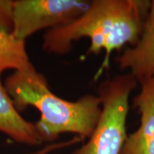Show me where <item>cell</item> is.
Returning a JSON list of instances; mask_svg holds the SVG:
<instances>
[{"label": "cell", "instance_id": "obj_1", "mask_svg": "<svg viewBox=\"0 0 154 154\" xmlns=\"http://www.w3.org/2000/svg\"><path fill=\"white\" fill-rule=\"evenodd\" d=\"M150 6L151 1L148 0H93L85 12L75 20L46 31L42 49L49 54L64 55L72 51L73 43L88 38L90 47L86 55H99L105 51L96 79L109 67L113 51L137 43Z\"/></svg>", "mask_w": 154, "mask_h": 154}, {"label": "cell", "instance_id": "obj_2", "mask_svg": "<svg viewBox=\"0 0 154 154\" xmlns=\"http://www.w3.org/2000/svg\"><path fill=\"white\" fill-rule=\"evenodd\" d=\"M4 86L19 112L32 106L40 113L35 126L42 143H55L66 133L83 141L90 137L101 116L99 96L86 94L75 101L63 99L53 93L46 77L34 65L15 71Z\"/></svg>", "mask_w": 154, "mask_h": 154}, {"label": "cell", "instance_id": "obj_3", "mask_svg": "<svg viewBox=\"0 0 154 154\" xmlns=\"http://www.w3.org/2000/svg\"><path fill=\"white\" fill-rule=\"evenodd\" d=\"M136 85L137 81L131 73L106 79L99 84L100 118L86 143L72 154H121L128 137L129 96Z\"/></svg>", "mask_w": 154, "mask_h": 154}, {"label": "cell", "instance_id": "obj_4", "mask_svg": "<svg viewBox=\"0 0 154 154\" xmlns=\"http://www.w3.org/2000/svg\"><path fill=\"white\" fill-rule=\"evenodd\" d=\"M84 0H12L15 38L26 39L39 31L69 24L84 14L90 5Z\"/></svg>", "mask_w": 154, "mask_h": 154}, {"label": "cell", "instance_id": "obj_5", "mask_svg": "<svg viewBox=\"0 0 154 154\" xmlns=\"http://www.w3.org/2000/svg\"><path fill=\"white\" fill-rule=\"evenodd\" d=\"M139 84L140 91L132 106L140 114V126L128 135L121 154H154V78Z\"/></svg>", "mask_w": 154, "mask_h": 154}, {"label": "cell", "instance_id": "obj_6", "mask_svg": "<svg viewBox=\"0 0 154 154\" xmlns=\"http://www.w3.org/2000/svg\"><path fill=\"white\" fill-rule=\"evenodd\" d=\"M116 61L121 69H128L138 83L154 78V0L138 42L125 49Z\"/></svg>", "mask_w": 154, "mask_h": 154}, {"label": "cell", "instance_id": "obj_7", "mask_svg": "<svg viewBox=\"0 0 154 154\" xmlns=\"http://www.w3.org/2000/svg\"><path fill=\"white\" fill-rule=\"evenodd\" d=\"M0 132L15 142L28 146L41 145L34 123L26 120L19 112L5 89L0 77Z\"/></svg>", "mask_w": 154, "mask_h": 154}, {"label": "cell", "instance_id": "obj_8", "mask_svg": "<svg viewBox=\"0 0 154 154\" xmlns=\"http://www.w3.org/2000/svg\"><path fill=\"white\" fill-rule=\"evenodd\" d=\"M25 42L15 38L11 32L0 31V77L7 69H13L15 72L33 66Z\"/></svg>", "mask_w": 154, "mask_h": 154}, {"label": "cell", "instance_id": "obj_9", "mask_svg": "<svg viewBox=\"0 0 154 154\" xmlns=\"http://www.w3.org/2000/svg\"><path fill=\"white\" fill-rule=\"evenodd\" d=\"M12 29V0H0V31L11 32Z\"/></svg>", "mask_w": 154, "mask_h": 154}, {"label": "cell", "instance_id": "obj_10", "mask_svg": "<svg viewBox=\"0 0 154 154\" xmlns=\"http://www.w3.org/2000/svg\"><path fill=\"white\" fill-rule=\"evenodd\" d=\"M80 141H82V140H81L79 138L77 137V136H74V138H73L72 139L67 140V141L57 142V143L55 142V143H49L44 146V147L42 148V149H40L39 150H38V151L28 154H49L51 153L54 151H56V150L61 149L62 148L66 147V146L79 143Z\"/></svg>", "mask_w": 154, "mask_h": 154}, {"label": "cell", "instance_id": "obj_11", "mask_svg": "<svg viewBox=\"0 0 154 154\" xmlns=\"http://www.w3.org/2000/svg\"><path fill=\"white\" fill-rule=\"evenodd\" d=\"M49 154H51V153H49Z\"/></svg>", "mask_w": 154, "mask_h": 154}]
</instances>
